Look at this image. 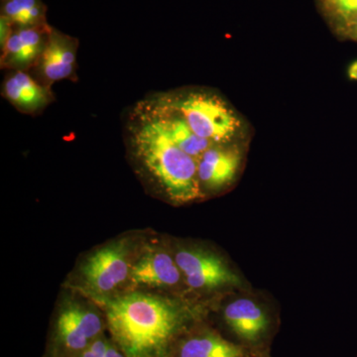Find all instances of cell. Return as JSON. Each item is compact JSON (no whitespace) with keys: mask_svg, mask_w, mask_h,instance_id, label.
I'll use <instances>...</instances> for the list:
<instances>
[{"mask_svg":"<svg viewBox=\"0 0 357 357\" xmlns=\"http://www.w3.org/2000/svg\"><path fill=\"white\" fill-rule=\"evenodd\" d=\"M91 298L126 357H172L181 338L204 321L197 307L143 291Z\"/></svg>","mask_w":357,"mask_h":357,"instance_id":"6da1fadb","label":"cell"},{"mask_svg":"<svg viewBox=\"0 0 357 357\" xmlns=\"http://www.w3.org/2000/svg\"><path fill=\"white\" fill-rule=\"evenodd\" d=\"M107 331V321L100 307L67 301L52 321L44 357H77Z\"/></svg>","mask_w":357,"mask_h":357,"instance_id":"7a4b0ae2","label":"cell"},{"mask_svg":"<svg viewBox=\"0 0 357 357\" xmlns=\"http://www.w3.org/2000/svg\"><path fill=\"white\" fill-rule=\"evenodd\" d=\"M225 337L257 356L269 351L276 331L271 312L250 298H237L225 305L220 314Z\"/></svg>","mask_w":357,"mask_h":357,"instance_id":"3957f363","label":"cell"},{"mask_svg":"<svg viewBox=\"0 0 357 357\" xmlns=\"http://www.w3.org/2000/svg\"><path fill=\"white\" fill-rule=\"evenodd\" d=\"M131 248L132 244L129 239H117L86 256L79 266L84 292L91 297L112 296L129 282L133 265Z\"/></svg>","mask_w":357,"mask_h":357,"instance_id":"277c9868","label":"cell"},{"mask_svg":"<svg viewBox=\"0 0 357 357\" xmlns=\"http://www.w3.org/2000/svg\"><path fill=\"white\" fill-rule=\"evenodd\" d=\"M185 283L198 292L241 287V276L222 256L199 246L178 248L174 252Z\"/></svg>","mask_w":357,"mask_h":357,"instance_id":"5b68a950","label":"cell"},{"mask_svg":"<svg viewBox=\"0 0 357 357\" xmlns=\"http://www.w3.org/2000/svg\"><path fill=\"white\" fill-rule=\"evenodd\" d=\"M79 46V39L76 37L52 26L46 46L29 74L40 84L50 89L58 82L67 79L76 82Z\"/></svg>","mask_w":357,"mask_h":357,"instance_id":"8992f818","label":"cell"},{"mask_svg":"<svg viewBox=\"0 0 357 357\" xmlns=\"http://www.w3.org/2000/svg\"><path fill=\"white\" fill-rule=\"evenodd\" d=\"M184 281L175 255L159 245H148L133 261L129 283L133 287L173 289Z\"/></svg>","mask_w":357,"mask_h":357,"instance_id":"52a82bcc","label":"cell"},{"mask_svg":"<svg viewBox=\"0 0 357 357\" xmlns=\"http://www.w3.org/2000/svg\"><path fill=\"white\" fill-rule=\"evenodd\" d=\"M172 357H256L245 347L225 337L206 321L185 333Z\"/></svg>","mask_w":357,"mask_h":357,"instance_id":"ba28073f","label":"cell"},{"mask_svg":"<svg viewBox=\"0 0 357 357\" xmlns=\"http://www.w3.org/2000/svg\"><path fill=\"white\" fill-rule=\"evenodd\" d=\"M52 26L14 27L6 44L0 48V68L4 70H25L34 67L43 52Z\"/></svg>","mask_w":357,"mask_h":357,"instance_id":"9c48e42d","label":"cell"},{"mask_svg":"<svg viewBox=\"0 0 357 357\" xmlns=\"http://www.w3.org/2000/svg\"><path fill=\"white\" fill-rule=\"evenodd\" d=\"M4 100L23 114H41L55 102L52 89L44 86L25 70H7L1 84Z\"/></svg>","mask_w":357,"mask_h":357,"instance_id":"30bf717a","label":"cell"},{"mask_svg":"<svg viewBox=\"0 0 357 357\" xmlns=\"http://www.w3.org/2000/svg\"><path fill=\"white\" fill-rule=\"evenodd\" d=\"M241 150L234 145H218L199 162V180L204 196L222 192L236 178L241 165Z\"/></svg>","mask_w":357,"mask_h":357,"instance_id":"8fae6325","label":"cell"},{"mask_svg":"<svg viewBox=\"0 0 357 357\" xmlns=\"http://www.w3.org/2000/svg\"><path fill=\"white\" fill-rule=\"evenodd\" d=\"M0 15L10 21L14 27L49 24L43 0H1Z\"/></svg>","mask_w":357,"mask_h":357,"instance_id":"7c38bea8","label":"cell"},{"mask_svg":"<svg viewBox=\"0 0 357 357\" xmlns=\"http://www.w3.org/2000/svg\"><path fill=\"white\" fill-rule=\"evenodd\" d=\"M319 3L326 17L342 34L357 17V0H319Z\"/></svg>","mask_w":357,"mask_h":357,"instance_id":"4fadbf2b","label":"cell"},{"mask_svg":"<svg viewBox=\"0 0 357 357\" xmlns=\"http://www.w3.org/2000/svg\"><path fill=\"white\" fill-rule=\"evenodd\" d=\"M77 357H126L107 333L96 340Z\"/></svg>","mask_w":357,"mask_h":357,"instance_id":"5bb4252c","label":"cell"},{"mask_svg":"<svg viewBox=\"0 0 357 357\" xmlns=\"http://www.w3.org/2000/svg\"><path fill=\"white\" fill-rule=\"evenodd\" d=\"M13 25L4 16L0 15V48L4 46L13 32Z\"/></svg>","mask_w":357,"mask_h":357,"instance_id":"9a60e30c","label":"cell"},{"mask_svg":"<svg viewBox=\"0 0 357 357\" xmlns=\"http://www.w3.org/2000/svg\"><path fill=\"white\" fill-rule=\"evenodd\" d=\"M344 34L345 36L349 37V38L356 40V41H357V17L356 20L352 21L351 25L347 28Z\"/></svg>","mask_w":357,"mask_h":357,"instance_id":"2e32d148","label":"cell"},{"mask_svg":"<svg viewBox=\"0 0 357 357\" xmlns=\"http://www.w3.org/2000/svg\"><path fill=\"white\" fill-rule=\"evenodd\" d=\"M347 74H349V79H357V61H354L349 66Z\"/></svg>","mask_w":357,"mask_h":357,"instance_id":"e0dca14e","label":"cell"},{"mask_svg":"<svg viewBox=\"0 0 357 357\" xmlns=\"http://www.w3.org/2000/svg\"><path fill=\"white\" fill-rule=\"evenodd\" d=\"M256 357H271L270 356L269 351L264 352V354H259V356H257Z\"/></svg>","mask_w":357,"mask_h":357,"instance_id":"ac0fdd59","label":"cell"}]
</instances>
